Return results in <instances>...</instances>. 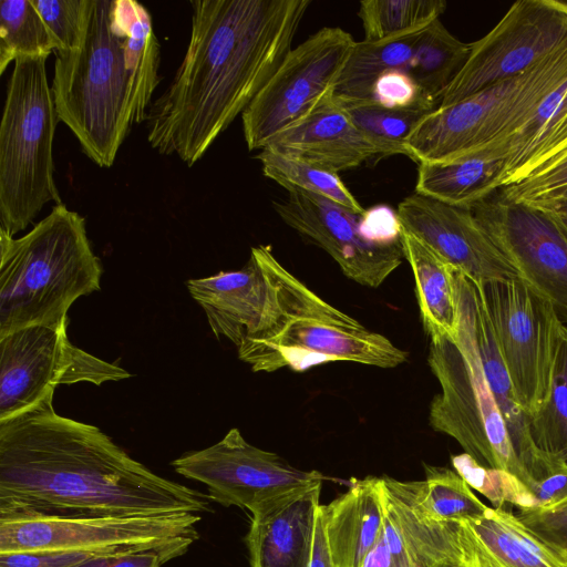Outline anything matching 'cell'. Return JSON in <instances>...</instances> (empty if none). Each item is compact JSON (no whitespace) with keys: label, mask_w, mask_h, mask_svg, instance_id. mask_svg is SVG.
I'll return each mask as SVG.
<instances>
[{"label":"cell","mask_w":567,"mask_h":567,"mask_svg":"<svg viewBox=\"0 0 567 567\" xmlns=\"http://www.w3.org/2000/svg\"><path fill=\"white\" fill-rule=\"evenodd\" d=\"M504 156L478 152L446 162L420 163L415 193L442 203L471 208L497 190Z\"/></svg>","instance_id":"83f0119b"},{"label":"cell","mask_w":567,"mask_h":567,"mask_svg":"<svg viewBox=\"0 0 567 567\" xmlns=\"http://www.w3.org/2000/svg\"><path fill=\"white\" fill-rule=\"evenodd\" d=\"M566 188L567 157L539 175L499 189V198L506 202L539 205L556 198Z\"/></svg>","instance_id":"ab89813d"},{"label":"cell","mask_w":567,"mask_h":567,"mask_svg":"<svg viewBox=\"0 0 567 567\" xmlns=\"http://www.w3.org/2000/svg\"><path fill=\"white\" fill-rule=\"evenodd\" d=\"M404 259L411 266L420 315L431 340L455 339L457 305L454 267L420 238L401 226Z\"/></svg>","instance_id":"4316f807"},{"label":"cell","mask_w":567,"mask_h":567,"mask_svg":"<svg viewBox=\"0 0 567 567\" xmlns=\"http://www.w3.org/2000/svg\"><path fill=\"white\" fill-rule=\"evenodd\" d=\"M112 0H90L80 45L55 51L51 90L59 120L100 167H111L130 127V80Z\"/></svg>","instance_id":"5b68a950"},{"label":"cell","mask_w":567,"mask_h":567,"mask_svg":"<svg viewBox=\"0 0 567 567\" xmlns=\"http://www.w3.org/2000/svg\"><path fill=\"white\" fill-rule=\"evenodd\" d=\"M451 462L467 485L485 496L494 508H502L505 503L519 511L536 508L534 493L512 473L483 466L466 453L452 455Z\"/></svg>","instance_id":"8d00e7d4"},{"label":"cell","mask_w":567,"mask_h":567,"mask_svg":"<svg viewBox=\"0 0 567 567\" xmlns=\"http://www.w3.org/2000/svg\"><path fill=\"white\" fill-rule=\"evenodd\" d=\"M321 487L319 483L272 514L251 519L245 537L250 567H310Z\"/></svg>","instance_id":"cb8c5ba5"},{"label":"cell","mask_w":567,"mask_h":567,"mask_svg":"<svg viewBox=\"0 0 567 567\" xmlns=\"http://www.w3.org/2000/svg\"><path fill=\"white\" fill-rule=\"evenodd\" d=\"M444 0H363L358 16L365 41H379L426 28L446 9Z\"/></svg>","instance_id":"e575fe53"},{"label":"cell","mask_w":567,"mask_h":567,"mask_svg":"<svg viewBox=\"0 0 567 567\" xmlns=\"http://www.w3.org/2000/svg\"><path fill=\"white\" fill-rule=\"evenodd\" d=\"M517 515L567 558V497L548 507L519 511Z\"/></svg>","instance_id":"b9f144b4"},{"label":"cell","mask_w":567,"mask_h":567,"mask_svg":"<svg viewBox=\"0 0 567 567\" xmlns=\"http://www.w3.org/2000/svg\"><path fill=\"white\" fill-rule=\"evenodd\" d=\"M321 509L334 567H361L384 528L380 477L352 480L346 493Z\"/></svg>","instance_id":"d4e9b609"},{"label":"cell","mask_w":567,"mask_h":567,"mask_svg":"<svg viewBox=\"0 0 567 567\" xmlns=\"http://www.w3.org/2000/svg\"><path fill=\"white\" fill-rule=\"evenodd\" d=\"M111 21L123 45L130 80L131 123L147 120L151 100L159 78L161 45L152 18L143 4L134 0H112Z\"/></svg>","instance_id":"484cf974"},{"label":"cell","mask_w":567,"mask_h":567,"mask_svg":"<svg viewBox=\"0 0 567 567\" xmlns=\"http://www.w3.org/2000/svg\"><path fill=\"white\" fill-rule=\"evenodd\" d=\"M171 464L179 475L206 485L209 499L246 508L256 520L327 480L318 471L297 468L248 443L236 427L214 445L185 453Z\"/></svg>","instance_id":"30bf717a"},{"label":"cell","mask_w":567,"mask_h":567,"mask_svg":"<svg viewBox=\"0 0 567 567\" xmlns=\"http://www.w3.org/2000/svg\"><path fill=\"white\" fill-rule=\"evenodd\" d=\"M48 55L20 56L0 124V231L13 237L50 202L60 204L53 141L60 121L48 81Z\"/></svg>","instance_id":"8992f818"},{"label":"cell","mask_w":567,"mask_h":567,"mask_svg":"<svg viewBox=\"0 0 567 567\" xmlns=\"http://www.w3.org/2000/svg\"><path fill=\"white\" fill-rule=\"evenodd\" d=\"M360 230L365 238L380 245L401 244L398 213L383 204L364 210L360 217Z\"/></svg>","instance_id":"ee69618b"},{"label":"cell","mask_w":567,"mask_h":567,"mask_svg":"<svg viewBox=\"0 0 567 567\" xmlns=\"http://www.w3.org/2000/svg\"><path fill=\"white\" fill-rule=\"evenodd\" d=\"M559 197L567 198V188L564 192H561L556 198H559Z\"/></svg>","instance_id":"c3c4849f"},{"label":"cell","mask_w":567,"mask_h":567,"mask_svg":"<svg viewBox=\"0 0 567 567\" xmlns=\"http://www.w3.org/2000/svg\"><path fill=\"white\" fill-rule=\"evenodd\" d=\"M476 282L516 401L529 419L546 401L564 323L522 279Z\"/></svg>","instance_id":"8fae6325"},{"label":"cell","mask_w":567,"mask_h":567,"mask_svg":"<svg viewBox=\"0 0 567 567\" xmlns=\"http://www.w3.org/2000/svg\"><path fill=\"white\" fill-rule=\"evenodd\" d=\"M455 295L456 338L430 342L427 362L441 386L430 404V425L454 439L481 465L512 473L533 492L536 484L515 454L486 382L468 311L456 286Z\"/></svg>","instance_id":"ba28073f"},{"label":"cell","mask_w":567,"mask_h":567,"mask_svg":"<svg viewBox=\"0 0 567 567\" xmlns=\"http://www.w3.org/2000/svg\"><path fill=\"white\" fill-rule=\"evenodd\" d=\"M460 525L461 567H567L561 553L504 507Z\"/></svg>","instance_id":"7402d4cb"},{"label":"cell","mask_w":567,"mask_h":567,"mask_svg":"<svg viewBox=\"0 0 567 567\" xmlns=\"http://www.w3.org/2000/svg\"><path fill=\"white\" fill-rule=\"evenodd\" d=\"M193 544L175 543L161 548L103 554L75 567H161L184 555Z\"/></svg>","instance_id":"60d3db41"},{"label":"cell","mask_w":567,"mask_h":567,"mask_svg":"<svg viewBox=\"0 0 567 567\" xmlns=\"http://www.w3.org/2000/svg\"><path fill=\"white\" fill-rule=\"evenodd\" d=\"M66 322L32 326L0 338V422L30 409L58 385H101L132 377L120 365L74 346Z\"/></svg>","instance_id":"7c38bea8"},{"label":"cell","mask_w":567,"mask_h":567,"mask_svg":"<svg viewBox=\"0 0 567 567\" xmlns=\"http://www.w3.org/2000/svg\"><path fill=\"white\" fill-rule=\"evenodd\" d=\"M491 151L504 156L498 190L539 175L566 158L567 79Z\"/></svg>","instance_id":"603a6c76"},{"label":"cell","mask_w":567,"mask_h":567,"mask_svg":"<svg viewBox=\"0 0 567 567\" xmlns=\"http://www.w3.org/2000/svg\"><path fill=\"white\" fill-rule=\"evenodd\" d=\"M380 491L391 567L462 566L460 523L417 515L395 478L381 476Z\"/></svg>","instance_id":"44dd1931"},{"label":"cell","mask_w":567,"mask_h":567,"mask_svg":"<svg viewBox=\"0 0 567 567\" xmlns=\"http://www.w3.org/2000/svg\"><path fill=\"white\" fill-rule=\"evenodd\" d=\"M60 44L32 0L0 2V74L20 56L50 55Z\"/></svg>","instance_id":"d6a6232c"},{"label":"cell","mask_w":567,"mask_h":567,"mask_svg":"<svg viewBox=\"0 0 567 567\" xmlns=\"http://www.w3.org/2000/svg\"><path fill=\"white\" fill-rule=\"evenodd\" d=\"M53 394L0 422V513L140 516L210 511L207 495L157 475L97 426L59 415Z\"/></svg>","instance_id":"6da1fadb"},{"label":"cell","mask_w":567,"mask_h":567,"mask_svg":"<svg viewBox=\"0 0 567 567\" xmlns=\"http://www.w3.org/2000/svg\"><path fill=\"white\" fill-rule=\"evenodd\" d=\"M276 301L261 332L241 350V361L254 372L281 368L302 371L329 361H351L395 368L408 353L385 336L367 329L330 305L287 270L265 246Z\"/></svg>","instance_id":"277c9868"},{"label":"cell","mask_w":567,"mask_h":567,"mask_svg":"<svg viewBox=\"0 0 567 567\" xmlns=\"http://www.w3.org/2000/svg\"><path fill=\"white\" fill-rule=\"evenodd\" d=\"M185 56L150 106L147 141L188 166L243 113L291 51L310 0L192 1Z\"/></svg>","instance_id":"7a4b0ae2"},{"label":"cell","mask_w":567,"mask_h":567,"mask_svg":"<svg viewBox=\"0 0 567 567\" xmlns=\"http://www.w3.org/2000/svg\"><path fill=\"white\" fill-rule=\"evenodd\" d=\"M370 97L380 105L394 110L433 111L439 106L412 75L402 69L382 73L374 82Z\"/></svg>","instance_id":"f35d334b"},{"label":"cell","mask_w":567,"mask_h":567,"mask_svg":"<svg viewBox=\"0 0 567 567\" xmlns=\"http://www.w3.org/2000/svg\"><path fill=\"white\" fill-rule=\"evenodd\" d=\"M536 446L551 457L567 460V326H563L545 403L528 419Z\"/></svg>","instance_id":"836d02e7"},{"label":"cell","mask_w":567,"mask_h":567,"mask_svg":"<svg viewBox=\"0 0 567 567\" xmlns=\"http://www.w3.org/2000/svg\"><path fill=\"white\" fill-rule=\"evenodd\" d=\"M454 282L465 301L484 375L505 422L515 454L537 485L564 467L567 462L544 453L532 439L528 417L516 401L478 284L456 268Z\"/></svg>","instance_id":"ffe728a7"},{"label":"cell","mask_w":567,"mask_h":567,"mask_svg":"<svg viewBox=\"0 0 567 567\" xmlns=\"http://www.w3.org/2000/svg\"><path fill=\"white\" fill-rule=\"evenodd\" d=\"M471 209L520 279L567 323V238L554 218L540 207L501 198Z\"/></svg>","instance_id":"9a60e30c"},{"label":"cell","mask_w":567,"mask_h":567,"mask_svg":"<svg viewBox=\"0 0 567 567\" xmlns=\"http://www.w3.org/2000/svg\"><path fill=\"white\" fill-rule=\"evenodd\" d=\"M186 287L205 311L215 337L226 338L237 351L259 333L276 300L275 284L261 245L251 248L241 269L190 279Z\"/></svg>","instance_id":"ac0fdd59"},{"label":"cell","mask_w":567,"mask_h":567,"mask_svg":"<svg viewBox=\"0 0 567 567\" xmlns=\"http://www.w3.org/2000/svg\"><path fill=\"white\" fill-rule=\"evenodd\" d=\"M200 514L140 516H56L0 513V554L16 551H92L114 554L194 544Z\"/></svg>","instance_id":"9c48e42d"},{"label":"cell","mask_w":567,"mask_h":567,"mask_svg":"<svg viewBox=\"0 0 567 567\" xmlns=\"http://www.w3.org/2000/svg\"><path fill=\"white\" fill-rule=\"evenodd\" d=\"M546 210L557 223L567 238V198H555L539 205H533Z\"/></svg>","instance_id":"7dc6e473"},{"label":"cell","mask_w":567,"mask_h":567,"mask_svg":"<svg viewBox=\"0 0 567 567\" xmlns=\"http://www.w3.org/2000/svg\"><path fill=\"white\" fill-rule=\"evenodd\" d=\"M424 29L393 38L355 42L332 89L340 100L370 97L377 79L389 70H406Z\"/></svg>","instance_id":"f1b7e54d"},{"label":"cell","mask_w":567,"mask_h":567,"mask_svg":"<svg viewBox=\"0 0 567 567\" xmlns=\"http://www.w3.org/2000/svg\"><path fill=\"white\" fill-rule=\"evenodd\" d=\"M256 158L261 163L264 175L287 192L299 189L316 194L357 214H363L365 210L338 173L267 147L260 150Z\"/></svg>","instance_id":"1f68e13d"},{"label":"cell","mask_w":567,"mask_h":567,"mask_svg":"<svg viewBox=\"0 0 567 567\" xmlns=\"http://www.w3.org/2000/svg\"><path fill=\"white\" fill-rule=\"evenodd\" d=\"M102 272L85 219L63 203L22 237L0 231V338L66 322L76 299L100 290Z\"/></svg>","instance_id":"3957f363"},{"label":"cell","mask_w":567,"mask_h":567,"mask_svg":"<svg viewBox=\"0 0 567 567\" xmlns=\"http://www.w3.org/2000/svg\"><path fill=\"white\" fill-rule=\"evenodd\" d=\"M60 44V50L76 49L83 38L90 0H32Z\"/></svg>","instance_id":"74e56055"},{"label":"cell","mask_w":567,"mask_h":567,"mask_svg":"<svg viewBox=\"0 0 567 567\" xmlns=\"http://www.w3.org/2000/svg\"><path fill=\"white\" fill-rule=\"evenodd\" d=\"M472 43L455 38L441 22L433 21L423 31L406 71L440 104V100L466 63Z\"/></svg>","instance_id":"4dcf8cb0"},{"label":"cell","mask_w":567,"mask_h":567,"mask_svg":"<svg viewBox=\"0 0 567 567\" xmlns=\"http://www.w3.org/2000/svg\"><path fill=\"white\" fill-rule=\"evenodd\" d=\"M285 224L322 248L346 277L378 288L401 265L402 245H380L365 238L360 217L324 197L299 189L285 199L272 202Z\"/></svg>","instance_id":"2e32d148"},{"label":"cell","mask_w":567,"mask_h":567,"mask_svg":"<svg viewBox=\"0 0 567 567\" xmlns=\"http://www.w3.org/2000/svg\"><path fill=\"white\" fill-rule=\"evenodd\" d=\"M310 567H334L328 545L321 505H319L317 512Z\"/></svg>","instance_id":"bcb514c9"},{"label":"cell","mask_w":567,"mask_h":567,"mask_svg":"<svg viewBox=\"0 0 567 567\" xmlns=\"http://www.w3.org/2000/svg\"><path fill=\"white\" fill-rule=\"evenodd\" d=\"M354 43L343 29L324 27L291 49L241 113L249 151L266 147L332 91Z\"/></svg>","instance_id":"4fadbf2b"},{"label":"cell","mask_w":567,"mask_h":567,"mask_svg":"<svg viewBox=\"0 0 567 567\" xmlns=\"http://www.w3.org/2000/svg\"><path fill=\"white\" fill-rule=\"evenodd\" d=\"M401 226L475 281L520 279L471 208L414 193L398 206Z\"/></svg>","instance_id":"e0dca14e"},{"label":"cell","mask_w":567,"mask_h":567,"mask_svg":"<svg viewBox=\"0 0 567 567\" xmlns=\"http://www.w3.org/2000/svg\"><path fill=\"white\" fill-rule=\"evenodd\" d=\"M566 462H567V460H566Z\"/></svg>","instance_id":"681fc988"},{"label":"cell","mask_w":567,"mask_h":567,"mask_svg":"<svg viewBox=\"0 0 567 567\" xmlns=\"http://www.w3.org/2000/svg\"><path fill=\"white\" fill-rule=\"evenodd\" d=\"M567 42V2L516 1L502 20L472 43L471 54L443 93L439 106L526 72Z\"/></svg>","instance_id":"5bb4252c"},{"label":"cell","mask_w":567,"mask_h":567,"mask_svg":"<svg viewBox=\"0 0 567 567\" xmlns=\"http://www.w3.org/2000/svg\"><path fill=\"white\" fill-rule=\"evenodd\" d=\"M103 555L92 551H16L0 554V567H75Z\"/></svg>","instance_id":"7bdbcfd3"},{"label":"cell","mask_w":567,"mask_h":567,"mask_svg":"<svg viewBox=\"0 0 567 567\" xmlns=\"http://www.w3.org/2000/svg\"><path fill=\"white\" fill-rule=\"evenodd\" d=\"M424 481H399L413 511L430 520L455 522L482 516L487 506L453 470L424 465Z\"/></svg>","instance_id":"f546056e"},{"label":"cell","mask_w":567,"mask_h":567,"mask_svg":"<svg viewBox=\"0 0 567 567\" xmlns=\"http://www.w3.org/2000/svg\"><path fill=\"white\" fill-rule=\"evenodd\" d=\"M537 506H551L567 497V464L559 471L537 483L533 491Z\"/></svg>","instance_id":"f6af8a7d"},{"label":"cell","mask_w":567,"mask_h":567,"mask_svg":"<svg viewBox=\"0 0 567 567\" xmlns=\"http://www.w3.org/2000/svg\"><path fill=\"white\" fill-rule=\"evenodd\" d=\"M334 97V96H333ZM334 100L353 123L370 137L384 145L391 155H405L404 142L416 124L430 112L424 110H394L380 105L371 97Z\"/></svg>","instance_id":"d590c367"},{"label":"cell","mask_w":567,"mask_h":567,"mask_svg":"<svg viewBox=\"0 0 567 567\" xmlns=\"http://www.w3.org/2000/svg\"><path fill=\"white\" fill-rule=\"evenodd\" d=\"M567 79V42L526 72L425 115L404 142L415 163L491 151Z\"/></svg>","instance_id":"52a82bcc"},{"label":"cell","mask_w":567,"mask_h":567,"mask_svg":"<svg viewBox=\"0 0 567 567\" xmlns=\"http://www.w3.org/2000/svg\"><path fill=\"white\" fill-rule=\"evenodd\" d=\"M266 147L338 174L374 156L391 155L384 145L353 123L332 91L302 118L272 137Z\"/></svg>","instance_id":"d6986e66"}]
</instances>
